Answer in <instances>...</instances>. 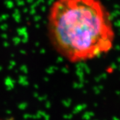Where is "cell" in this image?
<instances>
[{"mask_svg": "<svg viewBox=\"0 0 120 120\" xmlns=\"http://www.w3.org/2000/svg\"><path fill=\"white\" fill-rule=\"evenodd\" d=\"M47 29L56 51L71 63L95 59L113 46L111 17L100 0H56Z\"/></svg>", "mask_w": 120, "mask_h": 120, "instance_id": "1", "label": "cell"}]
</instances>
